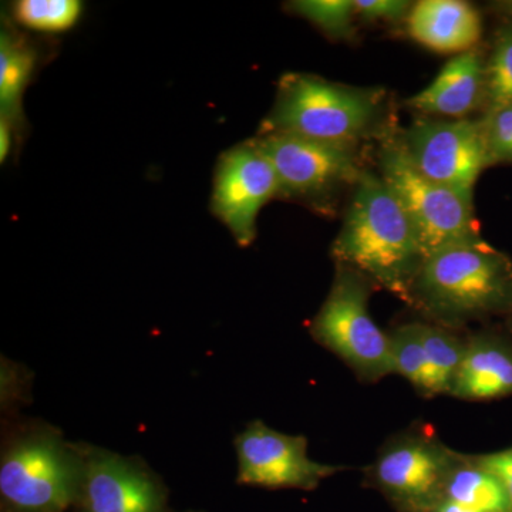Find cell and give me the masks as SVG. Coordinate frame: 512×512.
<instances>
[{"instance_id":"obj_1","label":"cell","mask_w":512,"mask_h":512,"mask_svg":"<svg viewBox=\"0 0 512 512\" xmlns=\"http://www.w3.org/2000/svg\"><path fill=\"white\" fill-rule=\"evenodd\" d=\"M332 256L336 265L355 269L377 288L410 302L427 256L412 221L379 173L363 171L353 187Z\"/></svg>"},{"instance_id":"obj_2","label":"cell","mask_w":512,"mask_h":512,"mask_svg":"<svg viewBox=\"0 0 512 512\" xmlns=\"http://www.w3.org/2000/svg\"><path fill=\"white\" fill-rule=\"evenodd\" d=\"M409 305L431 323L460 329L471 322L512 318V259L483 238L429 256Z\"/></svg>"},{"instance_id":"obj_3","label":"cell","mask_w":512,"mask_h":512,"mask_svg":"<svg viewBox=\"0 0 512 512\" xmlns=\"http://www.w3.org/2000/svg\"><path fill=\"white\" fill-rule=\"evenodd\" d=\"M387 96L380 87L330 82L316 74L286 73L279 79L274 106L259 134H291L323 143L359 147L382 138L387 126Z\"/></svg>"},{"instance_id":"obj_4","label":"cell","mask_w":512,"mask_h":512,"mask_svg":"<svg viewBox=\"0 0 512 512\" xmlns=\"http://www.w3.org/2000/svg\"><path fill=\"white\" fill-rule=\"evenodd\" d=\"M83 448L46 424L13 431L0 457L2 512H67L79 498Z\"/></svg>"},{"instance_id":"obj_5","label":"cell","mask_w":512,"mask_h":512,"mask_svg":"<svg viewBox=\"0 0 512 512\" xmlns=\"http://www.w3.org/2000/svg\"><path fill=\"white\" fill-rule=\"evenodd\" d=\"M377 286L348 266L336 265L335 279L312 319L313 340L338 356L363 383L394 375L389 333L377 326L369 299Z\"/></svg>"},{"instance_id":"obj_6","label":"cell","mask_w":512,"mask_h":512,"mask_svg":"<svg viewBox=\"0 0 512 512\" xmlns=\"http://www.w3.org/2000/svg\"><path fill=\"white\" fill-rule=\"evenodd\" d=\"M380 141V177L412 221L427 258L481 238L473 200L421 174L393 130Z\"/></svg>"},{"instance_id":"obj_7","label":"cell","mask_w":512,"mask_h":512,"mask_svg":"<svg viewBox=\"0 0 512 512\" xmlns=\"http://www.w3.org/2000/svg\"><path fill=\"white\" fill-rule=\"evenodd\" d=\"M252 141L274 165L279 198L305 202L316 210L328 212L340 192L353 190L366 170L359 147L278 133L259 134Z\"/></svg>"},{"instance_id":"obj_8","label":"cell","mask_w":512,"mask_h":512,"mask_svg":"<svg viewBox=\"0 0 512 512\" xmlns=\"http://www.w3.org/2000/svg\"><path fill=\"white\" fill-rule=\"evenodd\" d=\"M458 458L430 427H412L386 441L367 477L404 511L430 512L443 500Z\"/></svg>"},{"instance_id":"obj_9","label":"cell","mask_w":512,"mask_h":512,"mask_svg":"<svg viewBox=\"0 0 512 512\" xmlns=\"http://www.w3.org/2000/svg\"><path fill=\"white\" fill-rule=\"evenodd\" d=\"M406 156L430 180L474 201V188L491 167L483 121L421 116L399 136Z\"/></svg>"},{"instance_id":"obj_10","label":"cell","mask_w":512,"mask_h":512,"mask_svg":"<svg viewBox=\"0 0 512 512\" xmlns=\"http://www.w3.org/2000/svg\"><path fill=\"white\" fill-rule=\"evenodd\" d=\"M237 483L268 490L312 491L345 467L312 460L308 440L254 420L235 437Z\"/></svg>"},{"instance_id":"obj_11","label":"cell","mask_w":512,"mask_h":512,"mask_svg":"<svg viewBox=\"0 0 512 512\" xmlns=\"http://www.w3.org/2000/svg\"><path fill=\"white\" fill-rule=\"evenodd\" d=\"M274 198H279L278 175L254 141L222 154L215 168L211 207L239 247L255 241L259 212Z\"/></svg>"},{"instance_id":"obj_12","label":"cell","mask_w":512,"mask_h":512,"mask_svg":"<svg viewBox=\"0 0 512 512\" xmlns=\"http://www.w3.org/2000/svg\"><path fill=\"white\" fill-rule=\"evenodd\" d=\"M82 448V487L73 512H173L167 487L143 460Z\"/></svg>"},{"instance_id":"obj_13","label":"cell","mask_w":512,"mask_h":512,"mask_svg":"<svg viewBox=\"0 0 512 512\" xmlns=\"http://www.w3.org/2000/svg\"><path fill=\"white\" fill-rule=\"evenodd\" d=\"M485 89L487 56L477 46L448 60L436 79L404 104L426 117L467 119L474 111L484 110Z\"/></svg>"},{"instance_id":"obj_14","label":"cell","mask_w":512,"mask_h":512,"mask_svg":"<svg viewBox=\"0 0 512 512\" xmlns=\"http://www.w3.org/2000/svg\"><path fill=\"white\" fill-rule=\"evenodd\" d=\"M451 396L488 402L512 396V330L488 328L467 336L466 353Z\"/></svg>"},{"instance_id":"obj_15","label":"cell","mask_w":512,"mask_h":512,"mask_svg":"<svg viewBox=\"0 0 512 512\" xmlns=\"http://www.w3.org/2000/svg\"><path fill=\"white\" fill-rule=\"evenodd\" d=\"M406 29L433 52L460 55L480 43L483 20L473 5L461 0H421L410 10Z\"/></svg>"},{"instance_id":"obj_16","label":"cell","mask_w":512,"mask_h":512,"mask_svg":"<svg viewBox=\"0 0 512 512\" xmlns=\"http://www.w3.org/2000/svg\"><path fill=\"white\" fill-rule=\"evenodd\" d=\"M444 498L480 512H512V503L494 474L471 454H461L448 477Z\"/></svg>"},{"instance_id":"obj_17","label":"cell","mask_w":512,"mask_h":512,"mask_svg":"<svg viewBox=\"0 0 512 512\" xmlns=\"http://www.w3.org/2000/svg\"><path fill=\"white\" fill-rule=\"evenodd\" d=\"M36 66V52L8 29L0 33V119L18 127L22 100Z\"/></svg>"},{"instance_id":"obj_18","label":"cell","mask_w":512,"mask_h":512,"mask_svg":"<svg viewBox=\"0 0 512 512\" xmlns=\"http://www.w3.org/2000/svg\"><path fill=\"white\" fill-rule=\"evenodd\" d=\"M420 329L429 365L431 397L451 396L466 353L467 336L431 322H420Z\"/></svg>"},{"instance_id":"obj_19","label":"cell","mask_w":512,"mask_h":512,"mask_svg":"<svg viewBox=\"0 0 512 512\" xmlns=\"http://www.w3.org/2000/svg\"><path fill=\"white\" fill-rule=\"evenodd\" d=\"M394 375L412 383L421 396L431 397L429 365L421 338L420 322L404 323L389 332Z\"/></svg>"},{"instance_id":"obj_20","label":"cell","mask_w":512,"mask_h":512,"mask_svg":"<svg viewBox=\"0 0 512 512\" xmlns=\"http://www.w3.org/2000/svg\"><path fill=\"white\" fill-rule=\"evenodd\" d=\"M512 103V22H503L494 33L493 47L487 56V111Z\"/></svg>"},{"instance_id":"obj_21","label":"cell","mask_w":512,"mask_h":512,"mask_svg":"<svg viewBox=\"0 0 512 512\" xmlns=\"http://www.w3.org/2000/svg\"><path fill=\"white\" fill-rule=\"evenodd\" d=\"M83 12L77 0H20L13 6V18L25 28L42 33L72 29Z\"/></svg>"},{"instance_id":"obj_22","label":"cell","mask_w":512,"mask_h":512,"mask_svg":"<svg viewBox=\"0 0 512 512\" xmlns=\"http://www.w3.org/2000/svg\"><path fill=\"white\" fill-rule=\"evenodd\" d=\"M288 9L332 39L355 37V0H296L288 3Z\"/></svg>"},{"instance_id":"obj_23","label":"cell","mask_w":512,"mask_h":512,"mask_svg":"<svg viewBox=\"0 0 512 512\" xmlns=\"http://www.w3.org/2000/svg\"><path fill=\"white\" fill-rule=\"evenodd\" d=\"M481 121L491 165L512 164V103L487 111Z\"/></svg>"},{"instance_id":"obj_24","label":"cell","mask_w":512,"mask_h":512,"mask_svg":"<svg viewBox=\"0 0 512 512\" xmlns=\"http://www.w3.org/2000/svg\"><path fill=\"white\" fill-rule=\"evenodd\" d=\"M413 5L404 0H355L357 18L369 23L406 22Z\"/></svg>"},{"instance_id":"obj_25","label":"cell","mask_w":512,"mask_h":512,"mask_svg":"<svg viewBox=\"0 0 512 512\" xmlns=\"http://www.w3.org/2000/svg\"><path fill=\"white\" fill-rule=\"evenodd\" d=\"M476 460L500 480L512 503V447L490 454H477Z\"/></svg>"},{"instance_id":"obj_26","label":"cell","mask_w":512,"mask_h":512,"mask_svg":"<svg viewBox=\"0 0 512 512\" xmlns=\"http://www.w3.org/2000/svg\"><path fill=\"white\" fill-rule=\"evenodd\" d=\"M12 124L8 120L0 119V161L5 163L8 160L10 150H12Z\"/></svg>"},{"instance_id":"obj_27","label":"cell","mask_w":512,"mask_h":512,"mask_svg":"<svg viewBox=\"0 0 512 512\" xmlns=\"http://www.w3.org/2000/svg\"><path fill=\"white\" fill-rule=\"evenodd\" d=\"M490 8L503 18V22H512V0L491 3Z\"/></svg>"},{"instance_id":"obj_28","label":"cell","mask_w":512,"mask_h":512,"mask_svg":"<svg viewBox=\"0 0 512 512\" xmlns=\"http://www.w3.org/2000/svg\"><path fill=\"white\" fill-rule=\"evenodd\" d=\"M508 326H510L511 330H512V318L511 319H508V323H507Z\"/></svg>"},{"instance_id":"obj_29","label":"cell","mask_w":512,"mask_h":512,"mask_svg":"<svg viewBox=\"0 0 512 512\" xmlns=\"http://www.w3.org/2000/svg\"><path fill=\"white\" fill-rule=\"evenodd\" d=\"M174 512V511H173ZM184 512H198V511H184Z\"/></svg>"}]
</instances>
